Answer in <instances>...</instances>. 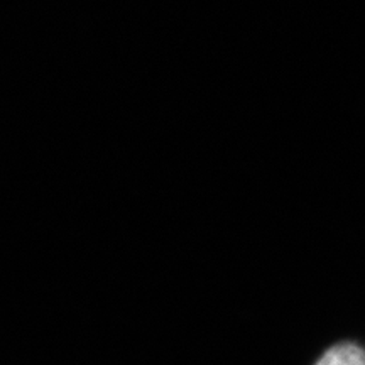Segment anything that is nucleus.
I'll list each match as a JSON object with an SVG mask.
<instances>
[{
	"label": "nucleus",
	"instance_id": "1",
	"mask_svg": "<svg viewBox=\"0 0 365 365\" xmlns=\"http://www.w3.org/2000/svg\"><path fill=\"white\" fill-rule=\"evenodd\" d=\"M314 365H365V350L355 344H339L328 349Z\"/></svg>",
	"mask_w": 365,
	"mask_h": 365
}]
</instances>
